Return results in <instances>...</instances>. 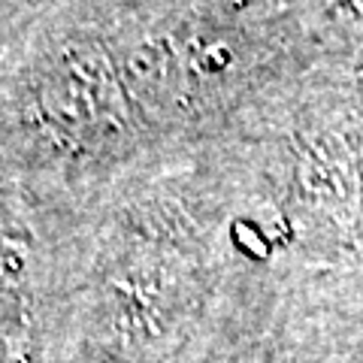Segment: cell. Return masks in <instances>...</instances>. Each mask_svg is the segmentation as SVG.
I'll use <instances>...</instances> for the list:
<instances>
[{"label": "cell", "mask_w": 363, "mask_h": 363, "mask_svg": "<svg viewBox=\"0 0 363 363\" xmlns=\"http://www.w3.org/2000/svg\"><path fill=\"white\" fill-rule=\"evenodd\" d=\"M109 85L112 79L104 70H97L94 61L70 55L64 58V67L58 64L45 76L40 109L55 130L82 133L109 112Z\"/></svg>", "instance_id": "1"}]
</instances>
